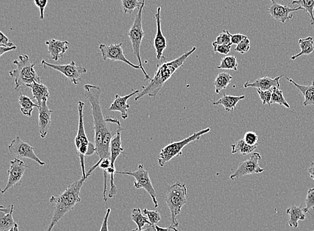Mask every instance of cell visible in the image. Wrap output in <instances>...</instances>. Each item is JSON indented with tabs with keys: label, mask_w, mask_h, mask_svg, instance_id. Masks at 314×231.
Instances as JSON below:
<instances>
[{
	"label": "cell",
	"mask_w": 314,
	"mask_h": 231,
	"mask_svg": "<svg viewBox=\"0 0 314 231\" xmlns=\"http://www.w3.org/2000/svg\"><path fill=\"white\" fill-rule=\"evenodd\" d=\"M84 96L90 103L94 124L95 145L97 150L101 147L104 138L110 134L116 135L124 129L118 120L103 115L101 105V89L93 84L84 86Z\"/></svg>",
	"instance_id": "6da1fadb"
},
{
	"label": "cell",
	"mask_w": 314,
	"mask_h": 231,
	"mask_svg": "<svg viewBox=\"0 0 314 231\" xmlns=\"http://www.w3.org/2000/svg\"><path fill=\"white\" fill-rule=\"evenodd\" d=\"M196 50V47H193L189 52L184 53L181 56L178 57L173 61H167L166 58L163 56L162 59L158 63V69L154 78L146 86H143V90L135 97V101H137L145 96L156 97L158 93L162 90L163 85L172 77L179 68L182 67L184 63L189 56H191Z\"/></svg>",
	"instance_id": "7a4b0ae2"
},
{
	"label": "cell",
	"mask_w": 314,
	"mask_h": 231,
	"mask_svg": "<svg viewBox=\"0 0 314 231\" xmlns=\"http://www.w3.org/2000/svg\"><path fill=\"white\" fill-rule=\"evenodd\" d=\"M88 179L82 177L81 179L70 184L63 194L59 196H51L50 202L54 204V213L47 231H52L54 226L65 217L66 214L72 211L75 205L81 201L80 190Z\"/></svg>",
	"instance_id": "3957f363"
},
{
	"label": "cell",
	"mask_w": 314,
	"mask_h": 231,
	"mask_svg": "<svg viewBox=\"0 0 314 231\" xmlns=\"http://www.w3.org/2000/svg\"><path fill=\"white\" fill-rule=\"evenodd\" d=\"M13 63L16 65V69L9 72L10 76L15 79L14 90H18L21 87H26L34 82L41 83L40 76L35 70L37 61L32 60L26 54L19 56V60H15Z\"/></svg>",
	"instance_id": "277c9868"
},
{
	"label": "cell",
	"mask_w": 314,
	"mask_h": 231,
	"mask_svg": "<svg viewBox=\"0 0 314 231\" xmlns=\"http://www.w3.org/2000/svg\"><path fill=\"white\" fill-rule=\"evenodd\" d=\"M78 126L77 135L75 140L76 150L79 156L80 166H81L82 172V178H88L87 177L85 171V165H84V157L87 156H92L96 153L97 149L94 144L89 141L87 137L85 130H84V120H83V109L84 103L82 101H78Z\"/></svg>",
	"instance_id": "5b68a950"
},
{
	"label": "cell",
	"mask_w": 314,
	"mask_h": 231,
	"mask_svg": "<svg viewBox=\"0 0 314 231\" xmlns=\"http://www.w3.org/2000/svg\"><path fill=\"white\" fill-rule=\"evenodd\" d=\"M187 188L185 183L176 182L167 188L165 201L170 211L172 226L178 227L179 222L177 216L181 212L182 207L187 204Z\"/></svg>",
	"instance_id": "8992f818"
},
{
	"label": "cell",
	"mask_w": 314,
	"mask_h": 231,
	"mask_svg": "<svg viewBox=\"0 0 314 231\" xmlns=\"http://www.w3.org/2000/svg\"><path fill=\"white\" fill-rule=\"evenodd\" d=\"M211 128H207L195 133L194 134L190 136L186 139L182 140L181 141L175 142L165 146L164 148L160 151V156H159L158 163L161 167L164 166L167 162H169L172 159L175 158L176 156H181L182 154V150L188 144L192 143L193 141H198L201 139L202 136L207 134L211 132Z\"/></svg>",
	"instance_id": "52a82bcc"
},
{
	"label": "cell",
	"mask_w": 314,
	"mask_h": 231,
	"mask_svg": "<svg viewBox=\"0 0 314 231\" xmlns=\"http://www.w3.org/2000/svg\"><path fill=\"white\" fill-rule=\"evenodd\" d=\"M144 6H145V2L138 10L134 22H133L132 26L127 33V36H128L131 44H132L133 54L138 60L141 70L143 72L144 76H145V80H144V82H145L147 80H151L152 78H150V76L148 75L145 69H144L143 64H142L141 55H140V48H141L142 40H143L144 36H145V32H144L143 27H142V13H143Z\"/></svg>",
	"instance_id": "ba28073f"
},
{
	"label": "cell",
	"mask_w": 314,
	"mask_h": 231,
	"mask_svg": "<svg viewBox=\"0 0 314 231\" xmlns=\"http://www.w3.org/2000/svg\"><path fill=\"white\" fill-rule=\"evenodd\" d=\"M116 174L129 175L134 177L135 179L134 183L135 188H137V189L143 188V189L145 190L150 194V196H151L154 207L156 208L158 207V203L156 199V192L154 189V186L152 185L151 179H150V177L149 171L144 169L143 164H139L138 168H137L136 171H117Z\"/></svg>",
	"instance_id": "9c48e42d"
},
{
	"label": "cell",
	"mask_w": 314,
	"mask_h": 231,
	"mask_svg": "<svg viewBox=\"0 0 314 231\" xmlns=\"http://www.w3.org/2000/svg\"><path fill=\"white\" fill-rule=\"evenodd\" d=\"M42 64L44 68H50L63 74L75 85H78L80 82H82V76L88 73L87 68L81 65H76L75 61L73 60L68 64L59 65L46 62L43 60L42 61Z\"/></svg>",
	"instance_id": "30bf717a"
},
{
	"label": "cell",
	"mask_w": 314,
	"mask_h": 231,
	"mask_svg": "<svg viewBox=\"0 0 314 231\" xmlns=\"http://www.w3.org/2000/svg\"><path fill=\"white\" fill-rule=\"evenodd\" d=\"M124 129L119 130L117 135L115 136L111 143V167L107 171L108 175L111 176V180H110V184H111V188H110L109 192V198H113L115 195L118 193V188H117L116 184L114 183V175L116 174V166L115 163L117 158L119 157L120 154H124V148L122 146V132Z\"/></svg>",
	"instance_id": "8fae6325"
},
{
	"label": "cell",
	"mask_w": 314,
	"mask_h": 231,
	"mask_svg": "<svg viewBox=\"0 0 314 231\" xmlns=\"http://www.w3.org/2000/svg\"><path fill=\"white\" fill-rule=\"evenodd\" d=\"M8 150L12 156L17 158H28L35 160L41 166L45 165V162H42L35 154V148L22 141L20 137H16L13 140L8 146Z\"/></svg>",
	"instance_id": "7c38bea8"
},
{
	"label": "cell",
	"mask_w": 314,
	"mask_h": 231,
	"mask_svg": "<svg viewBox=\"0 0 314 231\" xmlns=\"http://www.w3.org/2000/svg\"><path fill=\"white\" fill-rule=\"evenodd\" d=\"M261 160H262L261 154L258 152H254L251 157L240 163L236 171L231 175L230 179L235 181V179L245 176L262 173L265 170L260 166Z\"/></svg>",
	"instance_id": "4fadbf2b"
},
{
	"label": "cell",
	"mask_w": 314,
	"mask_h": 231,
	"mask_svg": "<svg viewBox=\"0 0 314 231\" xmlns=\"http://www.w3.org/2000/svg\"><path fill=\"white\" fill-rule=\"evenodd\" d=\"M122 45V43L109 44V45L100 43L99 48L101 51L103 60H111L115 61H122V62L126 63L127 65H130L133 69H141L139 65L133 64L131 61L127 60L126 57L125 56Z\"/></svg>",
	"instance_id": "5bb4252c"
},
{
	"label": "cell",
	"mask_w": 314,
	"mask_h": 231,
	"mask_svg": "<svg viewBox=\"0 0 314 231\" xmlns=\"http://www.w3.org/2000/svg\"><path fill=\"white\" fill-rule=\"evenodd\" d=\"M28 168L27 165L22 160L18 158L10 161V167L8 171V181L6 187L2 190V193H4L9 190L10 188L16 185L17 183L21 181L24 176L25 170Z\"/></svg>",
	"instance_id": "9a60e30c"
},
{
	"label": "cell",
	"mask_w": 314,
	"mask_h": 231,
	"mask_svg": "<svg viewBox=\"0 0 314 231\" xmlns=\"http://www.w3.org/2000/svg\"><path fill=\"white\" fill-rule=\"evenodd\" d=\"M271 5L267 9V12L275 20L283 23V24H285L286 22L292 20L293 16H294L292 14V12L303 10L301 6L292 8L288 6L281 5V4L277 3L275 0H271Z\"/></svg>",
	"instance_id": "2e32d148"
},
{
	"label": "cell",
	"mask_w": 314,
	"mask_h": 231,
	"mask_svg": "<svg viewBox=\"0 0 314 231\" xmlns=\"http://www.w3.org/2000/svg\"><path fill=\"white\" fill-rule=\"evenodd\" d=\"M47 102L44 101L42 103L38 109L39 112L38 126H39L40 137L42 139H44L48 134L51 125V116L54 112L48 109Z\"/></svg>",
	"instance_id": "e0dca14e"
},
{
	"label": "cell",
	"mask_w": 314,
	"mask_h": 231,
	"mask_svg": "<svg viewBox=\"0 0 314 231\" xmlns=\"http://www.w3.org/2000/svg\"><path fill=\"white\" fill-rule=\"evenodd\" d=\"M161 7H158L157 9V12L155 15V18L156 20L157 24V33L156 37L154 38V48L156 49V58L159 61L162 59L163 57V52L165 49L167 47L166 39L163 36L162 30V26H161Z\"/></svg>",
	"instance_id": "ac0fdd59"
},
{
	"label": "cell",
	"mask_w": 314,
	"mask_h": 231,
	"mask_svg": "<svg viewBox=\"0 0 314 231\" xmlns=\"http://www.w3.org/2000/svg\"><path fill=\"white\" fill-rule=\"evenodd\" d=\"M46 44L47 46L50 58L53 60L58 61L59 59L63 58L64 54L69 49L68 45H69V42L50 39L46 42Z\"/></svg>",
	"instance_id": "d6986e66"
},
{
	"label": "cell",
	"mask_w": 314,
	"mask_h": 231,
	"mask_svg": "<svg viewBox=\"0 0 314 231\" xmlns=\"http://www.w3.org/2000/svg\"><path fill=\"white\" fill-rule=\"evenodd\" d=\"M139 92V90H134L131 94L123 97L120 96V95L116 94V99H115L113 103L111 104V107H109L110 111L121 112L123 119L126 120L128 118L127 111H128L129 108H130V106L127 104V102L133 95L138 94Z\"/></svg>",
	"instance_id": "ffe728a7"
},
{
	"label": "cell",
	"mask_w": 314,
	"mask_h": 231,
	"mask_svg": "<svg viewBox=\"0 0 314 231\" xmlns=\"http://www.w3.org/2000/svg\"><path fill=\"white\" fill-rule=\"evenodd\" d=\"M283 76V75H281L275 78L269 77L259 78V79L256 80L253 82H251V83L249 82H245L243 86L245 88H254L263 91L271 90L273 87L279 88V80Z\"/></svg>",
	"instance_id": "44dd1931"
},
{
	"label": "cell",
	"mask_w": 314,
	"mask_h": 231,
	"mask_svg": "<svg viewBox=\"0 0 314 231\" xmlns=\"http://www.w3.org/2000/svg\"><path fill=\"white\" fill-rule=\"evenodd\" d=\"M14 205L0 207V231H8L16 224L13 218Z\"/></svg>",
	"instance_id": "7402d4cb"
},
{
	"label": "cell",
	"mask_w": 314,
	"mask_h": 231,
	"mask_svg": "<svg viewBox=\"0 0 314 231\" xmlns=\"http://www.w3.org/2000/svg\"><path fill=\"white\" fill-rule=\"evenodd\" d=\"M26 87L31 89L33 92V97L37 100L38 106L42 105L44 101H48L50 97V92L48 91L47 86L44 84L34 82L33 84H28Z\"/></svg>",
	"instance_id": "603a6c76"
},
{
	"label": "cell",
	"mask_w": 314,
	"mask_h": 231,
	"mask_svg": "<svg viewBox=\"0 0 314 231\" xmlns=\"http://www.w3.org/2000/svg\"><path fill=\"white\" fill-rule=\"evenodd\" d=\"M288 81L291 83L294 84L300 92L302 93L303 96L304 97V101H303V105L304 107H307V106L314 105V80L312 81V84L309 86L301 85L296 83L294 80L291 79L290 78L287 77Z\"/></svg>",
	"instance_id": "cb8c5ba5"
},
{
	"label": "cell",
	"mask_w": 314,
	"mask_h": 231,
	"mask_svg": "<svg viewBox=\"0 0 314 231\" xmlns=\"http://www.w3.org/2000/svg\"><path fill=\"white\" fill-rule=\"evenodd\" d=\"M286 213L290 215V219L288 220V224L290 227L297 228L298 227L299 220H305V215L303 212L302 205L300 207L292 205V206L286 210Z\"/></svg>",
	"instance_id": "d4e9b609"
},
{
	"label": "cell",
	"mask_w": 314,
	"mask_h": 231,
	"mask_svg": "<svg viewBox=\"0 0 314 231\" xmlns=\"http://www.w3.org/2000/svg\"><path fill=\"white\" fill-rule=\"evenodd\" d=\"M245 96H234L224 94L218 101L214 102L213 105H222L224 107L226 112H231L236 109L237 104L239 101L245 98Z\"/></svg>",
	"instance_id": "484cf974"
},
{
	"label": "cell",
	"mask_w": 314,
	"mask_h": 231,
	"mask_svg": "<svg viewBox=\"0 0 314 231\" xmlns=\"http://www.w3.org/2000/svg\"><path fill=\"white\" fill-rule=\"evenodd\" d=\"M19 104L20 106V110L22 114L27 117H31L34 108L37 107L39 109L38 104L34 103L31 97L25 96L24 94H20L18 97Z\"/></svg>",
	"instance_id": "4316f807"
},
{
	"label": "cell",
	"mask_w": 314,
	"mask_h": 231,
	"mask_svg": "<svg viewBox=\"0 0 314 231\" xmlns=\"http://www.w3.org/2000/svg\"><path fill=\"white\" fill-rule=\"evenodd\" d=\"M258 146H250L247 145L243 139H241L231 145V147H232V154L248 155V154L252 153L256 149Z\"/></svg>",
	"instance_id": "83f0119b"
},
{
	"label": "cell",
	"mask_w": 314,
	"mask_h": 231,
	"mask_svg": "<svg viewBox=\"0 0 314 231\" xmlns=\"http://www.w3.org/2000/svg\"><path fill=\"white\" fill-rule=\"evenodd\" d=\"M299 44H300L301 52L299 54L293 56L291 58L292 60H296L298 57L302 56L303 55H309L314 51L313 39L312 37H307L299 40Z\"/></svg>",
	"instance_id": "f1b7e54d"
},
{
	"label": "cell",
	"mask_w": 314,
	"mask_h": 231,
	"mask_svg": "<svg viewBox=\"0 0 314 231\" xmlns=\"http://www.w3.org/2000/svg\"><path fill=\"white\" fill-rule=\"evenodd\" d=\"M232 79L233 76L228 73H221L218 74L214 83L216 94H220V92L222 90L226 88V87L231 83Z\"/></svg>",
	"instance_id": "f546056e"
},
{
	"label": "cell",
	"mask_w": 314,
	"mask_h": 231,
	"mask_svg": "<svg viewBox=\"0 0 314 231\" xmlns=\"http://www.w3.org/2000/svg\"><path fill=\"white\" fill-rule=\"evenodd\" d=\"M292 4L302 7L303 10L310 17L311 25H314V0H294Z\"/></svg>",
	"instance_id": "4dcf8cb0"
},
{
	"label": "cell",
	"mask_w": 314,
	"mask_h": 231,
	"mask_svg": "<svg viewBox=\"0 0 314 231\" xmlns=\"http://www.w3.org/2000/svg\"><path fill=\"white\" fill-rule=\"evenodd\" d=\"M131 218V220L137 224V228H139V229H142V228L146 224L151 225L149 219L142 214V211L139 208H135V209H133Z\"/></svg>",
	"instance_id": "1f68e13d"
},
{
	"label": "cell",
	"mask_w": 314,
	"mask_h": 231,
	"mask_svg": "<svg viewBox=\"0 0 314 231\" xmlns=\"http://www.w3.org/2000/svg\"><path fill=\"white\" fill-rule=\"evenodd\" d=\"M273 104H278V105L283 106L287 109H290V105L286 101L283 96V91L280 90L279 88L273 87L272 88V96H271V105Z\"/></svg>",
	"instance_id": "d6a6232c"
},
{
	"label": "cell",
	"mask_w": 314,
	"mask_h": 231,
	"mask_svg": "<svg viewBox=\"0 0 314 231\" xmlns=\"http://www.w3.org/2000/svg\"><path fill=\"white\" fill-rule=\"evenodd\" d=\"M122 1V7L123 12L125 14H132L135 9H139L143 5L144 0L142 2H139V0H121Z\"/></svg>",
	"instance_id": "836d02e7"
},
{
	"label": "cell",
	"mask_w": 314,
	"mask_h": 231,
	"mask_svg": "<svg viewBox=\"0 0 314 231\" xmlns=\"http://www.w3.org/2000/svg\"><path fill=\"white\" fill-rule=\"evenodd\" d=\"M238 62L236 57L235 56H226L224 57L220 61V64L218 65L217 69L233 70L237 71Z\"/></svg>",
	"instance_id": "e575fe53"
},
{
	"label": "cell",
	"mask_w": 314,
	"mask_h": 231,
	"mask_svg": "<svg viewBox=\"0 0 314 231\" xmlns=\"http://www.w3.org/2000/svg\"><path fill=\"white\" fill-rule=\"evenodd\" d=\"M143 213L147 216L152 226L156 225L158 222L160 221V214L157 211H150V210L144 209L143 210Z\"/></svg>",
	"instance_id": "d590c367"
},
{
	"label": "cell",
	"mask_w": 314,
	"mask_h": 231,
	"mask_svg": "<svg viewBox=\"0 0 314 231\" xmlns=\"http://www.w3.org/2000/svg\"><path fill=\"white\" fill-rule=\"evenodd\" d=\"M214 42L218 45H232L230 32L228 30H223V32L220 34Z\"/></svg>",
	"instance_id": "8d00e7d4"
},
{
	"label": "cell",
	"mask_w": 314,
	"mask_h": 231,
	"mask_svg": "<svg viewBox=\"0 0 314 231\" xmlns=\"http://www.w3.org/2000/svg\"><path fill=\"white\" fill-rule=\"evenodd\" d=\"M314 209V188H310L307 191L305 199V207L303 208L304 213H309V210Z\"/></svg>",
	"instance_id": "74e56055"
},
{
	"label": "cell",
	"mask_w": 314,
	"mask_h": 231,
	"mask_svg": "<svg viewBox=\"0 0 314 231\" xmlns=\"http://www.w3.org/2000/svg\"><path fill=\"white\" fill-rule=\"evenodd\" d=\"M250 48H251V43H250V40L247 37L243 41L240 42L238 45H237L236 48H235V51L240 53V54H243L249 52Z\"/></svg>",
	"instance_id": "f35d334b"
},
{
	"label": "cell",
	"mask_w": 314,
	"mask_h": 231,
	"mask_svg": "<svg viewBox=\"0 0 314 231\" xmlns=\"http://www.w3.org/2000/svg\"><path fill=\"white\" fill-rule=\"evenodd\" d=\"M259 96L262 101L263 105H271V96H272V89L269 90L263 91L258 89Z\"/></svg>",
	"instance_id": "ab89813d"
},
{
	"label": "cell",
	"mask_w": 314,
	"mask_h": 231,
	"mask_svg": "<svg viewBox=\"0 0 314 231\" xmlns=\"http://www.w3.org/2000/svg\"><path fill=\"white\" fill-rule=\"evenodd\" d=\"M243 140L247 145L250 146L258 145V136L253 132L246 133Z\"/></svg>",
	"instance_id": "60d3db41"
},
{
	"label": "cell",
	"mask_w": 314,
	"mask_h": 231,
	"mask_svg": "<svg viewBox=\"0 0 314 231\" xmlns=\"http://www.w3.org/2000/svg\"><path fill=\"white\" fill-rule=\"evenodd\" d=\"M213 46L214 52L219 53L220 54L227 55L230 53L232 45H218V44L213 42Z\"/></svg>",
	"instance_id": "b9f144b4"
},
{
	"label": "cell",
	"mask_w": 314,
	"mask_h": 231,
	"mask_svg": "<svg viewBox=\"0 0 314 231\" xmlns=\"http://www.w3.org/2000/svg\"><path fill=\"white\" fill-rule=\"evenodd\" d=\"M36 6L40 10V19L43 20L44 19V10L48 4V0H34Z\"/></svg>",
	"instance_id": "7bdbcfd3"
},
{
	"label": "cell",
	"mask_w": 314,
	"mask_h": 231,
	"mask_svg": "<svg viewBox=\"0 0 314 231\" xmlns=\"http://www.w3.org/2000/svg\"><path fill=\"white\" fill-rule=\"evenodd\" d=\"M247 37L245 35H241V34H236V35H231V44L232 45H238V44L241 41H243L245 38Z\"/></svg>",
	"instance_id": "ee69618b"
},
{
	"label": "cell",
	"mask_w": 314,
	"mask_h": 231,
	"mask_svg": "<svg viewBox=\"0 0 314 231\" xmlns=\"http://www.w3.org/2000/svg\"><path fill=\"white\" fill-rule=\"evenodd\" d=\"M14 44L12 42L10 41L8 38L3 32H0V46H8V47H12L14 46Z\"/></svg>",
	"instance_id": "f6af8a7d"
},
{
	"label": "cell",
	"mask_w": 314,
	"mask_h": 231,
	"mask_svg": "<svg viewBox=\"0 0 314 231\" xmlns=\"http://www.w3.org/2000/svg\"><path fill=\"white\" fill-rule=\"evenodd\" d=\"M111 209H107V212H106L105 217H104L103 223H102L100 231H109V228H108V220H109V215L111 213Z\"/></svg>",
	"instance_id": "bcb514c9"
},
{
	"label": "cell",
	"mask_w": 314,
	"mask_h": 231,
	"mask_svg": "<svg viewBox=\"0 0 314 231\" xmlns=\"http://www.w3.org/2000/svg\"><path fill=\"white\" fill-rule=\"evenodd\" d=\"M154 228L156 231H178L177 227L172 225L167 228H162L156 224L154 226Z\"/></svg>",
	"instance_id": "7dc6e473"
},
{
	"label": "cell",
	"mask_w": 314,
	"mask_h": 231,
	"mask_svg": "<svg viewBox=\"0 0 314 231\" xmlns=\"http://www.w3.org/2000/svg\"><path fill=\"white\" fill-rule=\"evenodd\" d=\"M16 46H12V47H8V46H0V56H2L4 54H6L10 51L16 50Z\"/></svg>",
	"instance_id": "c3c4849f"
},
{
	"label": "cell",
	"mask_w": 314,
	"mask_h": 231,
	"mask_svg": "<svg viewBox=\"0 0 314 231\" xmlns=\"http://www.w3.org/2000/svg\"><path fill=\"white\" fill-rule=\"evenodd\" d=\"M307 172H308L309 175L310 176L311 179L314 181V163H311V166L308 169V170H307Z\"/></svg>",
	"instance_id": "681fc988"
},
{
	"label": "cell",
	"mask_w": 314,
	"mask_h": 231,
	"mask_svg": "<svg viewBox=\"0 0 314 231\" xmlns=\"http://www.w3.org/2000/svg\"><path fill=\"white\" fill-rule=\"evenodd\" d=\"M153 229H154V226L150 225L149 227H148L147 228H146V229L142 230L139 229V228H135V229L132 230V231H152Z\"/></svg>",
	"instance_id": "f907efd6"
},
{
	"label": "cell",
	"mask_w": 314,
	"mask_h": 231,
	"mask_svg": "<svg viewBox=\"0 0 314 231\" xmlns=\"http://www.w3.org/2000/svg\"><path fill=\"white\" fill-rule=\"evenodd\" d=\"M8 231H19L18 224L16 223L12 228H10V229Z\"/></svg>",
	"instance_id": "816d5d0a"
},
{
	"label": "cell",
	"mask_w": 314,
	"mask_h": 231,
	"mask_svg": "<svg viewBox=\"0 0 314 231\" xmlns=\"http://www.w3.org/2000/svg\"><path fill=\"white\" fill-rule=\"evenodd\" d=\"M311 231H314V230H311Z\"/></svg>",
	"instance_id": "f5cc1de1"
}]
</instances>
